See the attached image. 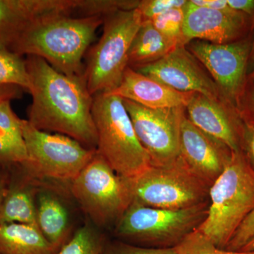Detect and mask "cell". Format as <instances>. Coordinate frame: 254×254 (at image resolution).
Here are the masks:
<instances>
[{
    "label": "cell",
    "instance_id": "cell-37",
    "mask_svg": "<svg viewBox=\"0 0 254 254\" xmlns=\"http://www.w3.org/2000/svg\"><path fill=\"white\" fill-rule=\"evenodd\" d=\"M240 251L242 252H250V251H254V238L250 241L245 247H244Z\"/></svg>",
    "mask_w": 254,
    "mask_h": 254
},
{
    "label": "cell",
    "instance_id": "cell-25",
    "mask_svg": "<svg viewBox=\"0 0 254 254\" xmlns=\"http://www.w3.org/2000/svg\"><path fill=\"white\" fill-rule=\"evenodd\" d=\"M185 20L184 8H175L155 16L149 21L164 36L175 40L185 46L183 38V24Z\"/></svg>",
    "mask_w": 254,
    "mask_h": 254
},
{
    "label": "cell",
    "instance_id": "cell-17",
    "mask_svg": "<svg viewBox=\"0 0 254 254\" xmlns=\"http://www.w3.org/2000/svg\"><path fill=\"white\" fill-rule=\"evenodd\" d=\"M109 93L150 109L185 107L193 93L172 89L127 66L120 85Z\"/></svg>",
    "mask_w": 254,
    "mask_h": 254
},
{
    "label": "cell",
    "instance_id": "cell-19",
    "mask_svg": "<svg viewBox=\"0 0 254 254\" xmlns=\"http://www.w3.org/2000/svg\"><path fill=\"white\" fill-rule=\"evenodd\" d=\"M38 227L0 222V254H55Z\"/></svg>",
    "mask_w": 254,
    "mask_h": 254
},
{
    "label": "cell",
    "instance_id": "cell-32",
    "mask_svg": "<svg viewBox=\"0 0 254 254\" xmlns=\"http://www.w3.org/2000/svg\"><path fill=\"white\" fill-rule=\"evenodd\" d=\"M239 113L245 121L254 125V85L247 91L245 90L241 100Z\"/></svg>",
    "mask_w": 254,
    "mask_h": 254
},
{
    "label": "cell",
    "instance_id": "cell-22",
    "mask_svg": "<svg viewBox=\"0 0 254 254\" xmlns=\"http://www.w3.org/2000/svg\"><path fill=\"white\" fill-rule=\"evenodd\" d=\"M3 85H12L28 91L31 88L26 60L6 49H0V86Z\"/></svg>",
    "mask_w": 254,
    "mask_h": 254
},
{
    "label": "cell",
    "instance_id": "cell-29",
    "mask_svg": "<svg viewBox=\"0 0 254 254\" xmlns=\"http://www.w3.org/2000/svg\"><path fill=\"white\" fill-rule=\"evenodd\" d=\"M102 254H177V252L175 247L153 248L137 247L124 242H115L108 247H105Z\"/></svg>",
    "mask_w": 254,
    "mask_h": 254
},
{
    "label": "cell",
    "instance_id": "cell-4",
    "mask_svg": "<svg viewBox=\"0 0 254 254\" xmlns=\"http://www.w3.org/2000/svg\"><path fill=\"white\" fill-rule=\"evenodd\" d=\"M92 115L98 137L96 150L115 173L123 178H133L151 166L123 98L109 93L94 95Z\"/></svg>",
    "mask_w": 254,
    "mask_h": 254
},
{
    "label": "cell",
    "instance_id": "cell-6",
    "mask_svg": "<svg viewBox=\"0 0 254 254\" xmlns=\"http://www.w3.org/2000/svg\"><path fill=\"white\" fill-rule=\"evenodd\" d=\"M209 201L170 210L132 202L118 221L116 232L127 240L153 248H173L197 230L208 215Z\"/></svg>",
    "mask_w": 254,
    "mask_h": 254
},
{
    "label": "cell",
    "instance_id": "cell-13",
    "mask_svg": "<svg viewBox=\"0 0 254 254\" xmlns=\"http://www.w3.org/2000/svg\"><path fill=\"white\" fill-rule=\"evenodd\" d=\"M86 0H0V49L9 50L37 21L55 15L82 16Z\"/></svg>",
    "mask_w": 254,
    "mask_h": 254
},
{
    "label": "cell",
    "instance_id": "cell-11",
    "mask_svg": "<svg viewBox=\"0 0 254 254\" xmlns=\"http://www.w3.org/2000/svg\"><path fill=\"white\" fill-rule=\"evenodd\" d=\"M186 46L216 83L222 98L239 112L247 88L252 43L237 41L215 44L196 40Z\"/></svg>",
    "mask_w": 254,
    "mask_h": 254
},
{
    "label": "cell",
    "instance_id": "cell-18",
    "mask_svg": "<svg viewBox=\"0 0 254 254\" xmlns=\"http://www.w3.org/2000/svg\"><path fill=\"white\" fill-rule=\"evenodd\" d=\"M180 44L164 36L149 21H142L128 55V66L136 68L154 63Z\"/></svg>",
    "mask_w": 254,
    "mask_h": 254
},
{
    "label": "cell",
    "instance_id": "cell-27",
    "mask_svg": "<svg viewBox=\"0 0 254 254\" xmlns=\"http://www.w3.org/2000/svg\"><path fill=\"white\" fill-rule=\"evenodd\" d=\"M0 132L15 141L25 144L21 130V120L13 111L11 101L0 103Z\"/></svg>",
    "mask_w": 254,
    "mask_h": 254
},
{
    "label": "cell",
    "instance_id": "cell-2",
    "mask_svg": "<svg viewBox=\"0 0 254 254\" xmlns=\"http://www.w3.org/2000/svg\"><path fill=\"white\" fill-rule=\"evenodd\" d=\"M105 17L61 14L43 18L23 32L9 50L38 57L63 74L84 80L82 60Z\"/></svg>",
    "mask_w": 254,
    "mask_h": 254
},
{
    "label": "cell",
    "instance_id": "cell-35",
    "mask_svg": "<svg viewBox=\"0 0 254 254\" xmlns=\"http://www.w3.org/2000/svg\"><path fill=\"white\" fill-rule=\"evenodd\" d=\"M192 4L200 7L208 8L210 9L229 11L231 10L227 0H190Z\"/></svg>",
    "mask_w": 254,
    "mask_h": 254
},
{
    "label": "cell",
    "instance_id": "cell-34",
    "mask_svg": "<svg viewBox=\"0 0 254 254\" xmlns=\"http://www.w3.org/2000/svg\"><path fill=\"white\" fill-rule=\"evenodd\" d=\"M22 91V88L12 85L0 86V103L21 98Z\"/></svg>",
    "mask_w": 254,
    "mask_h": 254
},
{
    "label": "cell",
    "instance_id": "cell-16",
    "mask_svg": "<svg viewBox=\"0 0 254 254\" xmlns=\"http://www.w3.org/2000/svg\"><path fill=\"white\" fill-rule=\"evenodd\" d=\"M184 43L203 41L226 44L238 41L245 31V15L235 10L229 11L200 7L190 1L184 7Z\"/></svg>",
    "mask_w": 254,
    "mask_h": 254
},
{
    "label": "cell",
    "instance_id": "cell-7",
    "mask_svg": "<svg viewBox=\"0 0 254 254\" xmlns=\"http://www.w3.org/2000/svg\"><path fill=\"white\" fill-rule=\"evenodd\" d=\"M126 180L133 202L145 206L178 210L208 201L210 187L180 158L167 166L151 165Z\"/></svg>",
    "mask_w": 254,
    "mask_h": 254
},
{
    "label": "cell",
    "instance_id": "cell-33",
    "mask_svg": "<svg viewBox=\"0 0 254 254\" xmlns=\"http://www.w3.org/2000/svg\"><path fill=\"white\" fill-rule=\"evenodd\" d=\"M231 9L244 14L254 15V0H227Z\"/></svg>",
    "mask_w": 254,
    "mask_h": 254
},
{
    "label": "cell",
    "instance_id": "cell-3",
    "mask_svg": "<svg viewBox=\"0 0 254 254\" xmlns=\"http://www.w3.org/2000/svg\"><path fill=\"white\" fill-rule=\"evenodd\" d=\"M208 215L198 228L220 249L254 210V170L242 151L233 152L225 170L210 187Z\"/></svg>",
    "mask_w": 254,
    "mask_h": 254
},
{
    "label": "cell",
    "instance_id": "cell-5",
    "mask_svg": "<svg viewBox=\"0 0 254 254\" xmlns=\"http://www.w3.org/2000/svg\"><path fill=\"white\" fill-rule=\"evenodd\" d=\"M139 10H120L107 15L101 38L89 53L84 80L92 96L114 91L128 66L133 38L141 26Z\"/></svg>",
    "mask_w": 254,
    "mask_h": 254
},
{
    "label": "cell",
    "instance_id": "cell-20",
    "mask_svg": "<svg viewBox=\"0 0 254 254\" xmlns=\"http://www.w3.org/2000/svg\"><path fill=\"white\" fill-rule=\"evenodd\" d=\"M36 207L38 229L58 252L66 244L67 212L61 202L49 193L40 195Z\"/></svg>",
    "mask_w": 254,
    "mask_h": 254
},
{
    "label": "cell",
    "instance_id": "cell-31",
    "mask_svg": "<svg viewBox=\"0 0 254 254\" xmlns=\"http://www.w3.org/2000/svg\"><path fill=\"white\" fill-rule=\"evenodd\" d=\"M241 151L254 170V125L244 120Z\"/></svg>",
    "mask_w": 254,
    "mask_h": 254
},
{
    "label": "cell",
    "instance_id": "cell-36",
    "mask_svg": "<svg viewBox=\"0 0 254 254\" xmlns=\"http://www.w3.org/2000/svg\"><path fill=\"white\" fill-rule=\"evenodd\" d=\"M9 180L7 175L4 173L0 172V204L2 201L3 198L6 195L8 188H9Z\"/></svg>",
    "mask_w": 254,
    "mask_h": 254
},
{
    "label": "cell",
    "instance_id": "cell-1",
    "mask_svg": "<svg viewBox=\"0 0 254 254\" xmlns=\"http://www.w3.org/2000/svg\"><path fill=\"white\" fill-rule=\"evenodd\" d=\"M26 63L32 95L28 121L41 131L65 135L96 150L93 97L84 80L63 74L38 57L28 56Z\"/></svg>",
    "mask_w": 254,
    "mask_h": 254
},
{
    "label": "cell",
    "instance_id": "cell-28",
    "mask_svg": "<svg viewBox=\"0 0 254 254\" xmlns=\"http://www.w3.org/2000/svg\"><path fill=\"white\" fill-rule=\"evenodd\" d=\"M187 1V0H141L137 9L141 13L142 21H149L169 10L185 7Z\"/></svg>",
    "mask_w": 254,
    "mask_h": 254
},
{
    "label": "cell",
    "instance_id": "cell-26",
    "mask_svg": "<svg viewBox=\"0 0 254 254\" xmlns=\"http://www.w3.org/2000/svg\"><path fill=\"white\" fill-rule=\"evenodd\" d=\"M28 160L25 145L18 143L0 133V165L23 166Z\"/></svg>",
    "mask_w": 254,
    "mask_h": 254
},
{
    "label": "cell",
    "instance_id": "cell-24",
    "mask_svg": "<svg viewBox=\"0 0 254 254\" xmlns=\"http://www.w3.org/2000/svg\"><path fill=\"white\" fill-rule=\"evenodd\" d=\"M177 254H254V251H229L216 247L198 229L175 247Z\"/></svg>",
    "mask_w": 254,
    "mask_h": 254
},
{
    "label": "cell",
    "instance_id": "cell-9",
    "mask_svg": "<svg viewBox=\"0 0 254 254\" xmlns=\"http://www.w3.org/2000/svg\"><path fill=\"white\" fill-rule=\"evenodd\" d=\"M71 183L73 196L98 225L118 221L133 202L126 179L115 173L97 150Z\"/></svg>",
    "mask_w": 254,
    "mask_h": 254
},
{
    "label": "cell",
    "instance_id": "cell-12",
    "mask_svg": "<svg viewBox=\"0 0 254 254\" xmlns=\"http://www.w3.org/2000/svg\"><path fill=\"white\" fill-rule=\"evenodd\" d=\"M134 70L177 91L222 98L204 66L184 45H179L158 61Z\"/></svg>",
    "mask_w": 254,
    "mask_h": 254
},
{
    "label": "cell",
    "instance_id": "cell-23",
    "mask_svg": "<svg viewBox=\"0 0 254 254\" xmlns=\"http://www.w3.org/2000/svg\"><path fill=\"white\" fill-rule=\"evenodd\" d=\"M104 248L101 237L91 227L85 226L55 254H102Z\"/></svg>",
    "mask_w": 254,
    "mask_h": 254
},
{
    "label": "cell",
    "instance_id": "cell-8",
    "mask_svg": "<svg viewBox=\"0 0 254 254\" xmlns=\"http://www.w3.org/2000/svg\"><path fill=\"white\" fill-rule=\"evenodd\" d=\"M21 130L28 160L21 168L35 176L73 181L96 153L65 135L38 129L28 120H21Z\"/></svg>",
    "mask_w": 254,
    "mask_h": 254
},
{
    "label": "cell",
    "instance_id": "cell-30",
    "mask_svg": "<svg viewBox=\"0 0 254 254\" xmlns=\"http://www.w3.org/2000/svg\"><path fill=\"white\" fill-rule=\"evenodd\" d=\"M254 238V210L234 234L225 250L240 251Z\"/></svg>",
    "mask_w": 254,
    "mask_h": 254
},
{
    "label": "cell",
    "instance_id": "cell-21",
    "mask_svg": "<svg viewBox=\"0 0 254 254\" xmlns=\"http://www.w3.org/2000/svg\"><path fill=\"white\" fill-rule=\"evenodd\" d=\"M33 195L34 190L28 182L9 183L6 195L0 204V222L38 227L37 207Z\"/></svg>",
    "mask_w": 254,
    "mask_h": 254
},
{
    "label": "cell",
    "instance_id": "cell-15",
    "mask_svg": "<svg viewBox=\"0 0 254 254\" xmlns=\"http://www.w3.org/2000/svg\"><path fill=\"white\" fill-rule=\"evenodd\" d=\"M226 145L194 126L187 116L180 132V158L209 186L216 181L232 158Z\"/></svg>",
    "mask_w": 254,
    "mask_h": 254
},
{
    "label": "cell",
    "instance_id": "cell-38",
    "mask_svg": "<svg viewBox=\"0 0 254 254\" xmlns=\"http://www.w3.org/2000/svg\"><path fill=\"white\" fill-rule=\"evenodd\" d=\"M253 27L254 28V15ZM250 59H251V60H252V63H254V41L252 43V49H251Z\"/></svg>",
    "mask_w": 254,
    "mask_h": 254
},
{
    "label": "cell",
    "instance_id": "cell-39",
    "mask_svg": "<svg viewBox=\"0 0 254 254\" xmlns=\"http://www.w3.org/2000/svg\"><path fill=\"white\" fill-rule=\"evenodd\" d=\"M250 78H252V79L254 80V70L253 72H252V73H251V75H250Z\"/></svg>",
    "mask_w": 254,
    "mask_h": 254
},
{
    "label": "cell",
    "instance_id": "cell-10",
    "mask_svg": "<svg viewBox=\"0 0 254 254\" xmlns=\"http://www.w3.org/2000/svg\"><path fill=\"white\" fill-rule=\"evenodd\" d=\"M137 138L152 165L167 166L180 158V132L186 117L185 107L150 109L124 100Z\"/></svg>",
    "mask_w": 254,
    "mask_h": 254
},
{
    "label": "cell",
    "instance_id": "cell-14",
    "mask_svg": "<svg viewBox=\"0 0 254 254\" xmlns=\"http://www.w3.org/2000/svg\"><path fill=\"white\" fill-rule=\"evenodd\" d=\"M185 108L187 119L197 128L226 145L232 152L241 151L244 120L226 100L193 93Z\"/></svg>",
    "mask_w": 254,
    "mask_h": 254
}]
</instances>
